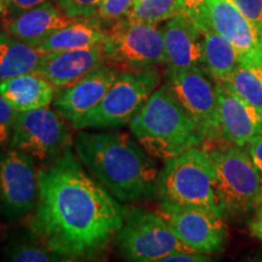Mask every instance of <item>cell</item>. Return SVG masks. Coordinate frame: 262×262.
<instances>
[{"mask_svg":"<svg viewBox=\"0 0 262 262\" xmlns=\"http://www.w3.org/2000/svg\"><path fill=\"white\" fill-rule=\"evenodd\" d=\"M39 195L29 228L64 261L90 260L106 250L126 208L84 170L70 149L38 171Z\"/></svg>","mask_w":262,"mask_h":262,"instance_id":"cell-1","label":"cell"},{"mask_svg":"<svg viewBox=\"0 0 262 262\" xmlns=\"http://www.w3.org/2000/svg\"><path fill=\"white\" fill-rule=\"evenodd\" d=\"M74 148L85 169L119 202L146 201L158 193V165L129 134L83 131Z\"/></svg>","mask_w":262,"mask_h":262,"instance_id":"cell-2","label":"cell"},{"mask_svg":"<svg viewBox=\"0 0 262 262\" xmlns=\"http://www.w3.org/2000/svg\"><path fill=\"white\" fill-rule=\"evenodd\" d=\"M129 129L153 158L168 160L204 143V135L166 85L153 91Z\"/></svg>","mask_w":262,"mask_h":262,"instance_id":"cell-3","label":"cell"},{"mask_svg":"<svg viewBox=\"0 0 262 262\" xmlns=\"http://www.w3.org/2000/svg\"><path fill=\"white\" fill-rule=\"evenodd\" d=\"M159 202L205 209L224 216L215 192V172L206 150L193 147L166 160L158 178Z\"/></svg>","mask_w":262,"mask_h":262,"instance_id":"cell-4","label":"cell"},{"mask_svg":"<svg viewBox=\"0 0 262 262\" xmlns=\"http://www.w3.org/2000/svg\"><path fill=\"white\" fill-rule=\"evenodd\" d=\"M215 172V192L224 216L245 215L262 196V175L249 152L238 146L206 150Z\"/></svg>","mask_w":262,"mask_h":262,"instance_id":"cell-5","label":"cell"},{"mask_svg":"<svg viewBox=\"0 0 262 262\" xmlns=\"http://www.w3.org/2000/svg\"><path fill=\"white\" fill-rule=\"evenodd\" d=\"M104 62L119 72L141 71L165 64L162 28L123 17L104 28Z\"/></svg>","mask_w":262,"mask_h":262,"instance_id":"cell-6","label":"cell"},{"mask_svg":"<svg viewBox=\"0 0 262 262\" xmlns=\"http://www.w3.org/2000/svg\"><path fill=\"white\" fill-rule=\"evenodd\" d=\"M160 81L162 77L157 68L119 72L100 104L74 129H111L126 125L153 91L158 89Z\"/></svg>","mask_w":262,"mask_h":262,"instance_id":"cell-7","label":"cell"},{"mask_svg":"<svg viewBox=\"0 0 262 262\" xmlns=\"http://www.w3.org/2000/svg\"><path fill=\"white\" fill-rule=\"evenodd\" d=\"M120 255L127 261L158 262L186 247L158 212L134 209L116 235Z\"/></svg>","mask_w":262,"mask_h":262,"instance_id":"cell-8","label":"cell"},{"mask_svg":"<svg viewBox=\"0 0 262 262\" xmlns=\"http://www.w3.org/2000/svg\"><path fill=\"white\" fill-rule=\"evenodd\" d=\"M62 119L49 106L17 112L10 148L27 153L37 162H55L72 142L70 129Z\"/></svg>","mask_w":262,"mask_h":262,"instance_id":"cell-9","label":"cell"},{"mask_svg":"<svg viewBox=\"0 0 262 262\" xmlns=\"http://www.w3.org/2000/svg\"><path fill=\"white\" fill-rule=\"evenodd\" d=\"M38 195L34 159L14 148L0 152V211L10 220L27 217L35 210Z\"/></svg>","mask_w":262,"mask_h":262,"instance_id":"cell-10","label":"cell"},{"mask_svg":"<svg viewBox=\"0 0 262 262\" xmlns=\"http://www.w3.org/2000/svg\"><path fill=\"white\" fill-rule=\"evenodd\" d=\"M157 212L186 247L205 255L220 253L227 241L224 216L205 209L159 202Z\"/></svg>","mask_w":262,"mask_h":262,"instance_id":"cell-11","label":"cell"},{"mask_svg":"<svg viewBox=\"0 0 262 262\" xmlns=\"http://www.w3.org/2000/svg\"><path fill=\"white\" fill-rule=\"evenodd\" d=\"M165 85L202 130L204 142L222 137L215 84L203 68L166 73Z\"/></svg>","mask_w":262,"mask_h":262,"instance_id":"cell-12","label":"cell"},{"mask_svg":"<svg viewBox=\"0 0 262 262\" xmlns=\"http://www.w3.org/2000/svg\"><path fill=\"white\" fill-rule=\"evenodd\" d=\"M119 71L108 64H102L81 78L71 86L58 90L55 96V110L72 126H75L88 113L100 104Z\"/></svg>","mask_w":262,"mask_h":262,"instance_id":"cell-13","label":"cell"},{"mask_svg":"<svg viewBox=\"0 0 262 262\" xmlns=\"http://www.w3.org/2000/svg\"><path fill=\"white\" fill-rule=\"evenodd\" d=\"M162 31L166 73L203 68V33L187 15L168 19Z\"/></svg>","mask_w":262,"mask_h":262,"instance_id":"cell-14","label":"cell"},{"mask_svg":"<svg viewBox=\"0 0 262 262\" xmlns=\"http://www.w3.org/2000/svg\"><path fill=\"white\" fill-rule=\"evenodd\" d=\"M104 62L103 45L75 50L44 52L38 70L34 72L47 79L56 90L77 83Z\"/></svg>","mask_w":262,"mask_h":262,"instance_id":"cell-15","label":"cell"},{"mask_svg":"<svg viewBox=\"0 0 262 262\" xmlns=\"http://www.w3.org/2000/svg\"><path fill=\"white\" fill-rule=\"evenodd\" d=\"M221 136L242 147L262 134V116L253 106L221 84H215Z\"/></svg>","mask_w":262,"mask_h":262,"instance_id":"cell-16","label":"cell"},{"mask_svg":"<svg viewBox=\"0 0 262 262\" xmlns=\"http://www.w3.org/2000/svg\"><path fill=\"white\" fill-rule=\"evenodd\" d=\"M205 15L209 27L227 38L241 56L256 50L262 44V37L234 0H206Z\"/></svg>","mask_w":262,"mask_h":262,"instance_id":"cell-17","label":"cell"},{"mask_svg":"<svg viewBox=\"0 0 262 262\" xmlns=\"http://www.w3.org/2000/svg\"><path fill=\"white\" fill-rule=\"evenodd\" d=\"M77 19L68 16L60 6L48 2L15 15L9 22L8 33L18 40L37 48L52 33Z\"/></svg>","mask_w":262,"mask_h":262,"instance_id":"cell-18","label":"cell"},{"mask_svg":"<svg viewBox=\"0 0 262 262\" xmlns=\"http://www.w3.org/2000/svg\"><path fill=\"white\" fill-rule=\"evenodd\" d=\"M0 95L16 112L48 107L56 89L37 73L17 75L0 81Z\"/></svg>","mask_w":262,"mask_h":262,"instance_id":"cell-19","label":"cell"},{"mask_svg":"<svg viewBox=\"0 0 262 262\" xmlns=\"http://www.w3.org/2000/svg\"><path fill=\"white\" fill-rule=\"evenodd\" d=\"M104 27L97 17H81L54 32L37 49L41 52H58L103 45Z\"/></svg>","mask_w":262,"mask_h":262,"instance_id":"cell-20","label":"cell"},{"mask_svg":"<svg viewBox=\"0 0 262 262\" xmlns=\"http://www.w3.org/2000/svg\"><path fill=\"white\" fill-rule=\"evenodd\" d=\"M203 33V71L215 84H225L241 60V54L224 35L208 27Z\"/></svg>","mask_w":262,"mask_h":262,"instance_id":"cell-21","label":"cell"},{"mask_svg":"<svg viewBox=\"0 0 262 262\" xmlns=\"http://www.w3.org/2000/svg\"><path fill=\"white\" fill-rule=\"evenodd\" d=\"M221 85L237 94L262 116V44L256 50L241 56L229 79Z\"/></svg>","mask_w":262,"mask_h":262,"instance_id":"cell-22","label":"cell"},{"mask_svg":"<svg viewBox=\"0 0 262 262\" xmlns=\"http://www.w3.org/2000/svg\"><path fill=\"white\" fill-rule=\"evenodd\" d=\"M44 52L10 35L0 32V81L34 73L40 64Z\"/></svg>","mask_w":262,"mask_h":262,"instance_id":"cell-23","label":"cell"},{"mask_svg":"<svg viewBox=\"0 0 262 262\" xmlns=\"http://www.w3.org/2000/svg\"><path fill=\"white\" fill-rule=\"evenodd\" d=\"M182 14L180 0H140L126 17L135 22L158 25Z\"/></svg>","mask_w":262,"mask_h":262,"instance_id":"cell-24","label":"cell"},{"mask_svg":"<svg viewBox=\"0 0 262 262\" xmlns=\"http://www.w3.org/2000/svg\"><path fill=\"white\" fill-rule=\"evenodd\" d=\"M5 258L14 262H50L64 261V258L52 251L37 235L33 238H19L6 248Z\"/></svg>","mask_w":262,"mask_h":262,"instance_id":"cell-25","label":"cell"},{"mask_svg":"<svg viewBox=\"0 0 262 262\" xmlns=\"http://www.w3.org/2000/svg\"><path fill=\"white\" fill-rule=\"evenodd\" d=\"M135 5V0H103L96 17L103 24H111L126 17Z\"/></svg>","mask_w":262,"mask_h":262,"instance_id":"cell-26","label":"cell"},{"mask_svg":"<svg viewBox=\"0 0 262 262\" xmlns=\"http://www.w3.org/2000/svg\"><path fill=\"white\" fill-rule=\"evenodd\" d=\"M103 0H57L58 6L71 17H96Z\"/></svg>","mask_w":262,"mask_h":262,"instance_id":"cell-27","label":"cell"},{"mask_svg":"<svg viewBox=\"0 0 262 262\" xmlns=\"http://www.w3.org/2000/svg\"><path fill=\"white\" fill-rule=\"evenodd\" d=\"M17 112L0 95V148L10 143Z\"/></svg>","mask_w":262,"mask_h":262,"instance_id":"cell-28","label":"cell"},{"mask_svg":"<svg viewBox=\"0 0 262 262\" xmlns=\"http://www.w3.org/2000/svg\"><path fill=\"white\" fill-rule=\"evenodd\" d=\"M234 3L262 37V0H234Z\"/></svg>","mask_w":262,"mask_h":262,"instance_id":"cell-29","label":"cell"},{"mask_svg":"<svg viewBox=\"0 0 262 262\" xmlns=\"http://www.w3.org/2000/svg\"><path fill=\"white\" fill-rule=\"evenodd\" d=\"M183 14L187 15L198 28H208V21L205 15V4L206 0H180Z\"/></svg>","mask_w":262,"mask_h":262,"instance_id":"cell-30","label":"cell"},{"mask_svg":"<svg viewBox=\"0 0 262 262\" xmlns=\"http://www.w3.org/2000/svg\"><path fill=\"white\" fill-rule=\"evenodd\" d=\"M210 261V257L205 254L195 253V251H178L164 257L162 262H205Z\"/></svg>","mask_w":262,"mask_h":262,"instance_id":"cell-31","label":"cell"},{"mask_svg":"<svg viewBox=\"0 0 262 262\" xmlns=\"http://www.w3.org/2000/svg\"><path fill=\"white\" fill-rule=\"evenodd\" d=\"M249 155L262 175V134L255 136L247 146Z\"/></svg>","mask_w":262,"mask_h":262,"instance_id":"cell-32","label":"cell"},{"mask_svg":"<svg viewBox=\"0 0 262 262\" xmlns=\"http://www.w3.org/2000/svg\"><path fill=\"white\" fill-rule=\"evenodd\" d=\"M48 2L52 3L55 2V0H12L8 9L10 10V12H11V15L15 16L26 11V10L35 8V6L44 4V3Z\"/></svg>","mask_w":262,"mask_h":262,"instance_id":"cell-33","label":"cell"},{"mask_svg":"<svg viewBox=\"0 0 262 262\" xmlns=\"http://www.w3.org/2000/svg\"><path fill=\"white\" fill-rule=\"evenodd\" d=\"M4 9H5V4L3 0H0V14H3L4 12Z\"/></svg>","mask_w":262,"mask_h":262,"instance_id":"cell-34","label":"cell"},{"mask_svg":"<svg viewBox=\"0 0 262 262\" xmlns=\"http://www.w3.org/2000/svg\"><path fill=\"white\" fill-rule=\"evenodd\" d=\"M3 2H4V4H5L6 8H9L10 4H11V2H12V0H3Z\"/></svg>","mask_w":262,"mask_h":262,"instance_id":"cell-35","label":"cell"},{"mask_svg":"<svg viewBox=\"0 0 262 262\" xmlns=\"http://www.w3.org/2000/svg\"><path fill=\"white\" fill-rule=\"evenodd\" d=\"M255 237H257L258 239H261V241H262V231L258 232V233H257L256 235H255Z\"/></svg>","mask_w":262,"mask_h":262,"instance_id":"cell-36","label":"cell"},{"mask_svg":"<svg viewBox=\"0 0 262 262\" xmlns=\"http://www.w3.org/2000/svg\"><path fill=\"white\" fill-rule=\"evenodd\" d=\"M136 2H140V0H135V3H136Z\"/></svg>","mask_w":262,"mask_h":262,"instance_id":"cell-37","label":"cell"}]
</instances>
